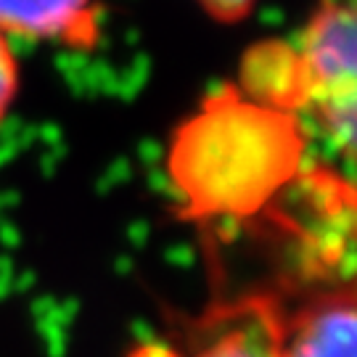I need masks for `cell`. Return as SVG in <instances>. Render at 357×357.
<instances>
[{
  "mask_svg": "<svg viewBox=\"0 0 357 357\" xmlns=\"http://www.w3.org/2000/svg\"><path fill=\"white\" fill-rule=\"evenodd\" d=\"M289 112L228 93L209 98L185 119L167 151V180L183 215L193 220L249 212L273 191L278 165H294Z\"/></svg>",
  "mask_w": 357,
  "mask_h": 357,
  "instance_id": "obj_1",
  "label": "cell"
},
{
  "mask_svg": "<svg viewBox=\"0 0 357 357\" xmlns=\"http://www.w3.org/2000/svg\"><path fill=\"white\" fill-rule=\"evenodd\" d=\"M199 8L220 24H238L255 11L257 0H196Z\"/></svg>",
  "mask_w": 357,
  "mask_h": 357,
  "instance_id": "obj_7",
  "label": "cell"
},
{
  "mask_svg": "<svg viewBox=\"0 0 357 357\" xmlns=\"http://www.w3.org/2000/svg\"><path fill=\"white\" fill-rule=\"evenodd\" d=\"M175 357V352H169ZM185 357H275L270 296L255 291L217 305L196 323Z\"/></svg>",
  "mask_w": 357,
  "mask_h": 357,
  "instance_id": "obj_5",
  "label": "cell"
},
{
  "mask_svg": "<svg viewBox=\"0 0 357 357\" xmlns=\"http://www.w3.org/2000/svg\"><path fill=\"white\" fill-rule=\"evenodd\" d=\"M98 0H0V32L64 51H93L101 43Z\"/></svg>",
  "mask_w": 357,
  "mask_h": 357,
  "instance_id": "obj_4",
  "label": "cell"
},
{
  "mask_svg": "<svg viewBox=\"0 0 357 357\" xmlns=\"http://www.w3.org/2000/svg\"><path fill=\"white\" fill-rule=\"evenodd\" d=\"M243 93L305 112L333 151L357 165V0H318L294 45L270 43L252 53Z\"/></svg>",
  "mask_w": 357,
  "mask_h": 357,
  "instance_id": "obj_2",
  "label": "cell"
},
{
  "mask_svg": "<svg viewBox=\"0 0 357 357\" xmlns=\"http://www.w3.org/2000/svg\"><path fill=\"white\" fill-rule=\"evenodd\" d=\"M268 296L275 357H357V281Z\"/></svg>",
  "mask_w": 357,
  "mask_h": 357,
  "instance_id": "obj_3",
  "label": "cell"
},
{
  "mask_svg": "<svg viewBox=\"0 0 357 357\" xmlns=\"http://www.w3.org/2000/svg\"><path fill=\"white\" fill-rule=\"evenodd\" d=\"M22 93V61L13 51V40L0 32V125L8 119Z\"/></svg>",
  "mask_w": 357,
  "mask_h": 357,
  "instance_id": "obj_6",
  "label": "cell"
}]
</instances>
